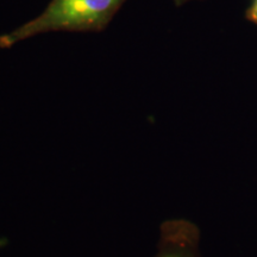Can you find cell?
<instances>
[{
    "mask_svg": "<svg viewBox=\"0 0 257 257\" xmlns=\"http://www.w3.org/2000/svg\"><path fill=\"white\" fill-rule=\"evenodd\" d=\"M127 0H51L37 17L0 37V47L49 32H100Z\"/></svg>",
    "mask_w": 257,
    "mask_h": 257,
    "instance_id": "cell-1",
    "label": "cell"
},
{
    "mask_svg": "<svg viewBox=\"0 0 257 257\" xmlns=\"http://www.w3.org/2000/svg\"><path fill=\"white\" fill-rule=\"evenodd\" d=\"M245 18L250 23L257 25V0H252L245 11Z\"/></svg>",
    "mask_w": 257,
    "mask_h": 257,
    "instance_id": "cell-2",
    "label": "cell"
},
{
    "mask_svg": "<svg viewBox=\"0 0 257 257\" xmlns=\"http://www.w3.org/2000/svg\"><path fill=\"white\" fill-rule=\"evenodd\" d=\"M191 2H194V0H173V3H174L176 6H182V5L187 4V3H191Z\"/></svg>",
    "mask_w": 257,
    "mask_h": 257,
    "instance_id": "cell-3",
    "label": "cell"
},
{
    "mask_svg": "<svg viewBox=\"0 0 257 257\" xmlns=\"http://www.w3.org/2000/svg\"><path fill=\"white\" fill-rule=\"evenodd\" d=\"M161 257H185V256L181 255V253H179V252H167Z\"/></svg>",
    "mask_w": 257,
    "mask_h": 257,
    "instance_id": "cell-4",
    "label": "cell"
}]
</instances>
